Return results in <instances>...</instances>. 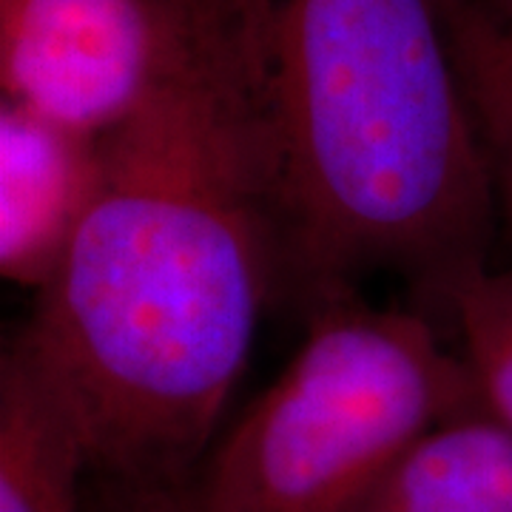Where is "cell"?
<instances>
[{
    "instance_id": "cell-1",
    "label": "cell",
    "mask_w": 512,
    "mask_h": 512,
    "mask_svg": "<svg viewBox=\"0 0 512 512\" xmlns=\"http://www.w3.org/2000/svg\"><path fill=\"white\" fill-rule=\"evenodd\" d=\"M279 296L274 151L228 0H200L174 69L106 131V180L18 330L111 487H185Z\"/></svg>"
},
{
    "instance_id": "cell-2",
    "label": "cell",
    "mask_w": 512,
    "mask_h": 512,
    "mask_svg": "<svg viewBox=\"0 0 512 512\" xmlns=\"http://www.w3.org/2000/svg\"><path fill=\"white\" fill-rule=\"evenodd\" d=\"M274 151L279 296H439L490 262L493 177L441 0H228Z\"/></svg>"
},
{
    "instance_id": "cell-3",
    "label": "cell",
    "mask_w": 512,
    "mask_h": 512,
    "mask_svg": "<svg viewBox=\"0 0 512 512\" xmlns=\"http://www.w3.org/2000/svg\"><path fill=\"white\" fill-rule=\"evenodd\" d=\"M305 316L288 365L185 484L194 512H356L421 436L478 407L421 313L342 291Z\"/></svg>"
},
{
    "instance_id": "cell-4",
    "label": "cell",
    "mask_w": 512,
    "mask_h": 512,
    "mask_svg": "<svg viewBox=\"0 0 512 512\" xmlns=\"http://www.w3.org/2000/svg\"><path fill=\"white\" fill-rule=\"evenodd\" d=\"M200 0H0L3 100L106 134L183 55Z\"/></svg>"
},
{
    "instance_id": "cell-5",
    "label": "cell",
    "mask_w": 512,
    "mask_h": 512,
    "mask_svg": "<svg viewBox=\"0 0 512 512\" xmlns=\"http://www.w3.org/2000/svg\"><path fill=\"white\" fill-rule=\"evenodd\" d=\"M106 180V134L0 100V276L46 293Z\"/></svg>"
},
{
    "instance_id": "cell-6",
    "label": "cell",
    "mask_w": 512,
    "mask_h": 512,
    "mask_svg": "<svg viewBox=\"0 0 512 512\" xmlns=\"http://www.w3.org/2000/svg\"><path fill=\"white\" fill-rule=\"evenodd\" d=\"M83 421L15 333L0 359V512H89Z\"/></svg>"
},
{
    "instance_id": "cell-7",
    "label": "cell",
    "mask_w": 512,
    "mask_h": 512,
    "mask_svg": "<svg viewBox=\"0 0 512 512\" xmlns=\"http://www.w3.org/2000/svg\"><path fill=\"white\" fill-rule=\"evenodd\" d=\"M356 512H512V430L481 407L441 421Z\"/></svg>"
},
{
    "instance_id": "cell-8",
    "label": "cell",
    "mask_w": 512,
    "mask_h": 512,
    "mask_svg": "<svg viewBox=\"0 0 512 512\" xmlns=\"http://www.w3.org/2000/svg\"><path fill=\"white\" fill-rule=\"evenodd\" d=\"M441 6L487 151L498 225L512 245V35L473 0H441Z\"/></svg>"
},
{
    "instance_id": "cell-9",
    "label": "cell",
    "mask_w": 512,
    "mask_h": 512,
    "mask_svg": "<svg viewBox=\"0 0 512 512\" xmlns=\"http://www.w3.org/2000/svg\"><path fill=\"white\" fill-rule=\"evenodd\" d=\"M458 336V356L476 384L478 407L512 430V259H493L436 296Z\"/></svg>"
},
{
    "instance_id": "cell-10",
    "label": "cell",
    "mask_w": 512,
    "mask_h": 512,
    "mask_svg": "<svg viewBox=\"0 0 512 512\" xmlns=\"http://www.w3.org/2000/svg\"><path fill=\"white\" fill-rule=\"evenodd\" d=\"M111 493H114L111 512H194L185 487H143V490L111 487Z\"/></svg>"
},
{
    "instance_id": "cell-11",
    "label": "cell",
    "mask_w": 512,
    "mask_h": 512,
    "mask_svg": "<svg viewBox=\"0 0 512 512\" xmlns=\"http://www.w3.org/2000/svg\"><path fill=\"white\" fill-rule=\"evenodd\" d=\"M490 18L512 35V0H473Z\"/></svg>"
}]
</instances>
